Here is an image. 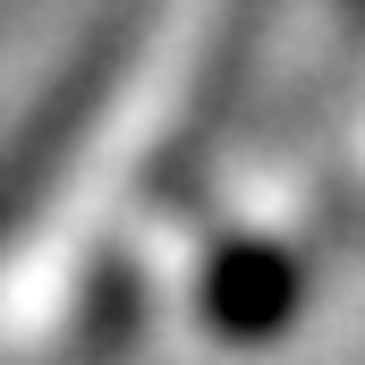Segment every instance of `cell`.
<instances>
[{
	"label": "cell",
	"instance_id": "1",
	"mask_svg": "<svg viewBox=\"0 0 365 365\" xmlns=\"http://www.w3.org/2000/svg\"><path fill=\"white\" fill-rule=\"evenodd\" d=\"M289 297H297V280H289V264L264 255V247H238V255H221V272H212V314H221V331H280Z\"/></svg>",
	"mask_w": 365,
	"mask_h": 365
}]
</instances>
